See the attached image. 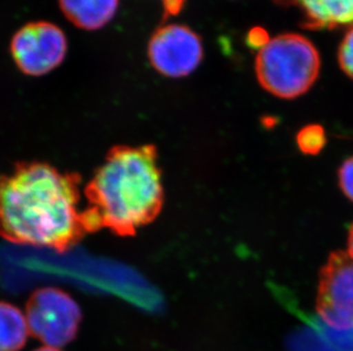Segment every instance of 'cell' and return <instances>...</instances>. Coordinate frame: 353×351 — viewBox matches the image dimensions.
Here are the masks:
<instances>
[{
  "label": "cell",
  "mask_w": 353,
  "mask_h": 351,
  "mask_svg": "<svg viewBox=\"0 0 353 351\" xmlns=\"http://www.w3.org/2000/svg\"><path fill=\"white\" fill-rule=\"evenodd\" d=\"M80 176L47 163H19L0 176V236L20 246L65 252L87 231L78 210Z\"/></svg>",
  "instance_id": "cell-1"
},
{
  "label": "cell",
  "mask_w": 353,
  "mask_h": 351,
  "mask_svg": "<svg viewBox=\"0 0 353 351\" xmlns=\"http://www.w3.org/2000/svg\"><path fill=\"white\" fill-rule=\"evenodd\" d=\"M87 233L108 228L133 236L157 218L163 204L161 173L154 145L116 146L85 189Z\"/></svg>",
  "instance_id": "cell-2"
},
{
  "label": "cell",
  "mask_w": 353,
  "mask_h": 351,
  "mask_svg": "<svg viewBox=\"0 0 353 351\" xmlns=\"http://www.w3.org/2000/svg\"><path fill=\"white\" fill-rule=\"evenodd\" d=\"M320 55L307 36L283 34L259 50L257 80L264 90L283 100L302 96L314 86L320 72Z\"/></svg>",
  "instance_id": "cell-3"
},
{
  "label": "cell",
  "mask_w": 353,
  "mask_h": 351,
  "mask_svg": "<svg viewBox=\"0 0 353 351\" xmlns=\"http://www.w3.org/2000/svg\"><path fill=\"white\" fill-rule=\"evenodd\" d=\"M26 318L34 338L46 347L59 349L77 337L81 310L67 292L57 288H41L28 300Z\"/></svg>",
  "instance_id": "cell-4"
},
{
  "label": "cell",
  "mask_w": 353,
  "mask_h": 351,
  "mask_svg": "<svg viewBox=\"0 0 353 351\" xmlns=\"http://www.w3.org/2000/svg\"><path fill=\"white\" fill-rule=\"evenodd\" d=\"M316 310L336 331H353V259L333 252L320 272Z\"/></svg>",
  "instance_id": "cell-5"
},
{
  "label": "cell",
  "mask_w": 353,
  "mask_h": 351,
  "mask_svg": "<svg viewBox=\"0 0 353 351\" xmlns=\"http://www.w3.org/2000/svg\"><path fill=\"white\" fill-rule=\"evenodd\" d=\"M63 31L50 22H32L21 28L10 43V53L24 74L40 76L59 67L67 54Z\"/></svg>",
  "instance_id": "cell-6"
},
{
  "label": "cell",
  "mask_w": 353,
  "mask_h": 351,
  "mask_svg": "<svg viewBox=\"0 0 353 351\" xmlns=\"http://www.w3.org/2000/svg\"><path fill=\"white\" fill-rule=\"evenodd\" d=\"M148 56L154 70L170 78L187 76L199 67L203 43L190 28L181 24L161 27L151 36Z\"/></svg>",
  "instance_id": "cell-7"
},
{
  "label": "cell",
  "mask_w": 353,
  "mask_h": 351,
  "mask_svg": "<svg viewBox=\"0 0 353 351\" xmlns=\"http://www.w3.org/2000/svg\"><path fill=\"white\" fill-rule=\"evenodd\" d=\"M283 7H295L301 25L310 30H333L353 23V0H274Z\"/></svg>",
  "instance_id": "cell-8"
},
{
  "label": "cell",
  "mask_w": 353,
  "mask_h": 351,
  "mask_svg": "<svg viewBox=\"0 0 353 351\" xmlns=\"http://www.w3.org/2000/svg\"><path fill=\"white\" fill-rule=\"evenodd\" d=\"M71 23L83 30H99L117 13L119 0H59Z\"/></svg>",
  "instance_id": "cell-9"
},
{
  "label": "cell",
  "mask_w": 353,
  "mask_h": 351,
  "mask_svg": "<svg viewBox=\"0 0 353 351\" xmlns=\"http://www.w3.org/2000/svg\"><path fill=\"white\" fill-rule=\"evenodd\" d=\"M29 334L23 312L12 304L0 301V351H20Z\"/></svg>",
  "instance_id": "cell-10"
},
{
  "label": "cell",
  "mask_w": 353,
  "mask_h": 351,
  "mask_svg": "<svg viewBox=\"0 0 353 351\" xmlns=\"http://www.w3.org/2000/svg\"><path fill=\"white\" fill-rule=\"evenodd\" d=\"M297 142L301 149L307 153L320 149L325 144V134L320 126H307L301 130L297 136Z\"/></svg>",
  "instance_id": "cell-11"
},
{
  "label": "cell",
  "mask_w": 353,
  "mask_h": 351,
  "mask_svg": "<svg viewBox=\"0 0 353 351\" xmlns=\"http://www.w3.org/2000/svg\"><path fill=\"white\" fill-rule=\"evenodd\" d=\"M337 58L342 71L353 79V28L344 36L339 48Z\"/></svg>",
  "instance_id": "cell-12"
},
{
  "label": "cell",
  "mask_w": 353,
  "mask_h": 351,
  "mask_svg": "<svg viewBox=\"0 0 353 351\" xmlns=\"http://www.w3.org/2000/svg\"><path fill=\"white\" fill-rule=\"evenodd\" d=\"M339 182L344 194L353 202V156L341 166L339 170Z\"/></svg>",
  "instance_id": "cell-13"
},
{
  "label": "cell",
  "mask_w": 353,
  "mask_h": 351,
  "mask_svg": "<svg viewBox=\"0 0 353 351\" xmlns=\"http://www.w3.org/2000/svg\"><path fill=\"white\" fill-rule=\"evenodd\" d=\"M246 41L252 50H260L270 41V38L267 31L262 28H254L247 34Z\"/></svg>",
  "instance_id": "cell-14"
},
{
  "label": "cell",
  "mask_w": 353,
  "mask_h": 351,
  "mask_svg": "<svg viewBox=\"0 0 353 351\" xmlns=\"http://www.w3.org/2000/svg\"><path fill=\"white\" fill-rule=\"evenodd\" d=\"M347 255L353 259V224L351 226L349 237H347Z\"/></svg>",
  "instance_id": "cell-15"
},
{
  "label": "cell",
  "mask_w": 353,
  "mask_h": 351,
  "mask_svg": "<svg viewBox=\"0 0 353 351\" xmlns=\"http://www.w3.org/2000/svg\"><path fill=\"white\" fill-rule=\"evenodd\" d=\"M34 351H61L60 349L57 348H52V347H46V345H43L41 348L36 349Z\"/></svg>",
  "instance_id": "cell-16"
}]
</instances>
